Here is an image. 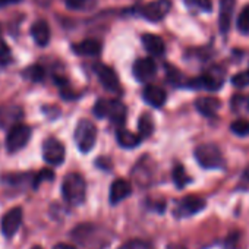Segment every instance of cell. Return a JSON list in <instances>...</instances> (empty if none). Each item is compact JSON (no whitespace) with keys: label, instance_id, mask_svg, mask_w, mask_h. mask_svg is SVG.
<instances>
[{"label":"cell","instance_id":"14","mask_svg":"<svg viewBox=\"0 0 249 249\" xmlns=\"http://www.w3.org/2000/svg\"><path fill=\"white\" fill-rule=\"evenodd\" d=\"M236 0H220V14H218V30L221 34H227L230 31L233 12H234Z\"/></svg>","mask_w":249,"mask_h":249},{"label":"cell","instance_id":"24","mask_svg":"<svg viewBox=\"0 0 249 249\" xmlns=\"http://www.w3.org/2000/svg\"><path fill=\"white\" fill-rule=\"evenodd\" d=\"M44 75H46V72H44V69L40 65H33V66H28L27 69L22 71V76L25 79L31 81V82H40V81H43L44 79Z\"/></svg>","mask_w":249,"mask_h":249},{"label":"cell","instance_id":"3","mask_svg":"<svg viewBox=\"0 0 249 249\" xmlns=\"http://www.w3.org/2000/svg\"><path fill=\"white\" fill-rule=\"evenodd\" d=\"M194 154H195L198 164L204 169H223L226 164L221 150L215 144H211V142L198 145Z\"/></svg>","mask_w":249,"mask_h":249},{"label":"cell","instance_id":"9","mask_svg":"<svg viewBox=\"0 0 249 249\" xmlns=\"http://www.w3.org/2000/svg\"><path fill=\"white\" fill-rule=\"evenodd\" d=\"M205 205H207L205 199L195 196V195H189V196H185L183 199H180L178 202L176 210H175V215L178 218H186V217H191V215L201 213L205 208Z\"/></svg>","mask_w":249,"mask_h":249},{"label":"cell","instance_id":"29","mask_svg":"<svg viewBox=\"0 0 249 249\" xmlns=\"http://www.w3.org/2000/svg\"><path fill=\"white\" fill-rule=\"evenodd\" d=\"M53 179H54L53 170H50V169H43V170L38 172L37 176L34 178V180H33V188L37 189V188L40 186L41 182H44V180H53Z\"/></svg>","mask_w":249,"mask_h":249},{"label":"cell","instance_id":"27","mask_svg":"<svg viewBox=\"0 0 249 249\" xmlns=\"http://www.w3.org/2000/svg\"><path fill=\"white\" fill-rule=\"evenodd\" d=\"M237 30L242 34H249V5L242 9V12L237 17Z\"/></svg>","mask_w":249,"mask_h":249},{"label":"cell","instance_id":"38","mask_svg":"<svg viewBox=\"0 0 249 249\" xmlns=\"http://www.w3.org/2000/svg\"><path fill=\"white\" fill-rule=\"evenodd\" d=\"M33 249H43V248H41V246H34Z\"/></svg>","mask_w":249,"mask_h":249},{"label":"cell","instance_id":"12","mask_svg":"<svg viewBox=\"0 0 249 249\" xmlns=\"http://www.w3.org/2000/svg\"><path fill=\"white\" fill-rule=\"evenodd\" d=\"M132 72H134V76L140 82H148L156 76L157 66H156V62L153 59L141 57V59L135 60V63L132 66Z\"/></svg>","mask_w":249,"mask_h":249},{"label":"cell","instance_id":"4","mask_svg":"<svg viewBox=\"0 0 249 249\" xmlns=\"http://www.w3.org/2000/svg\"><path fill=\"white\" fill-rule=\"evenodd\" d=\"M76 147L81 153L87 154L89 153L94 145H95V140H97V128L95 124L88 120V119H82L78 122L76 128H75V134H73Z\"/></svg>","mask_w":249,"mask_h":249},{"label":"cell","instance_id":"39","mask_svg":"<svg viewBox=\"0 0 249 249\" xmlns=\"http://www.w3.org/2000/svg\"><path fill=\"white\" fill-rule=\"evenodd\" d=\"M248 108H249V100H248Z\"/></svg>","mask_w":249,"mask_h":249},{"label":"cell","instance_id":"18","mask_svg":"<svg viewBox=\"0 0 249 249\" xmlns=\"http://www.w3.org/2000/svg\"><path fill=\"white\" fill-rule=\"evenodd\" d=\"M31 36L40 47H46L50 43V27H49V24L43 19L34 22L31 27Z\"/></svg>","mask_w":249,"mask_h":249},{"label":"cell","instance_id":"5","mask_svg":"<svg viewBox=\"0 0 249 249\" xmlns=\"http://www.w3.org/2000/svg\"><path fill=\"white\" fill-rule=\"evenodd\" d=\"M224 82V72L218 66L210 68L201 76L188 81L186 87L192 89H207V91H218Z\"/></svg>","mask_w":249,"mask_h":249},{"label":"cell","instance_id":"40","mask_svg":"<svg viewBox=\"0 0 249 249\" xmlns=\"http://www.w3.org/2000/svg\"><path fill=\"white\" fill-rule=\"evenodd\" d=\"M248 71H249V69H248Z\"/></svg>","mask_w":249,"mask_h":249},{"label":"cell","instance_id":"35","mask_svg":"<svg viewBox=\"0 0 249 249\" xmlns=\"http://www.w3.org/2000/svg\"><path fill=\"white\" fill-rule=\"evenodd\" d=\"M21 0H0V8L8 6V5H14V3H19Z\"/></svg>","mask_w":249,"mask_h":249},{"label":"cell","instance_id":"8","mask_svg":"<svg viewBox=\"0 0 249 249\" xmlns=\"http://www.w3.org/2000/svg\"><path fill=\"white\" fill-rule=\"evenodd\" d=\"M65 145L56 138H47L43 142V159L50 166H60L65 161Z\"/></svg>","mask_w":249,"mask_h":249},{"label":"cell","instance_id":"25","mask_svg":"<svg viewBox=\"0 0 249 249\" xmlns=\"http://www.w3.org/2000/svg\"><path fill=\"white\" fill-rule=\"evenodd\" d=\"M230 131L237 137H248L249 135V120L246 119H236L230 124Z\"/></svg>","mask_w":249,"mask_h":249},{"label":"cell","instance_id":"15","mask_svg":"<svg viewBox=\"0 0 249 249\" xmlns=\"http://www.w3.org/2000/svg\"><path fill=\"white\" fill-rule=\"evenodd\" d=\"M142 98L147 104L156 107V108H160L164 106L166 100H167V95H166V91L159 87V85H147L142 91Z\"/></svg>","mask_w":249,"mask_h":249},{"label":"cell","instance_id":"16","mask_svg":"<svg viewBox=\"0 0 249 249\" xmlns=\"http://www.w3.org/2000/svg\"><path fill=\"white\" fill-rule=\"evenodd\" d=\"M132 194V186L128 180L124 179H116L110 186V202L119 204L123 199H126Z\"/></svg>","mask_w":249,"mask_h":249},{"label":"cell","instance_id":"34","mask_svg":"<svg viewBox=\"0 0 249 249\" xmlns=\"http://www.w3.org/2000/svg\"><path fill=\"white\" fill-rule=\"evenodd\" d=\"M53 249H76V248L69 245V243H57V245L53 246Z\"/></svg>","mask_w":249,"mask_h":249},{"label":"cell","instance_id":"30","mask_svg":"<svg viewBox=\"0 0 249 249\" xmlns=\"http://www.w3.org/2000/svg\"><path fill=\"white\" fill-rule=\"evenodd\" d=\"M231 84L237 88H243L249 85V71L245 72H239L236 75L231 76Z\"/></svg>","mask_w":249,"mask_h":249},{"label":"cell","instance_id":"10","mask_svg":"<svg viewBox=\"0 0 249 249\" xmlns=\"http://www.w3.org/2000/svg\"><path fill=\"white\" fill-rule=\"evenodd\" d=\"M170 9H172L170 0H154V2H150L148 5L142 6L141 15L150 22H160L161 19L166 18Z\"/></svg>","mask_w":249,"mask_h":249},{"label":"cell","instance_id":"28","mask_svg":"<svg viewBox=\"0 0 249 249\" xmlns=\"http://www.w3.org/2000/svg\"><path fill=\"white\" fill-rule=\"evenodd\" d=\"M65 3H66L68 9L84 11V9H89L91 6H94L95 0H65Z\"/></svg>","mask_w":249,"mask_h":249},{"label":"cell","instance_id":"11","mask_svg":"<svg viewBox=\"0 0 249 249\" xmlns=\"http://www.w3.org/2000/svg\"><path fill=\"white\" fill-rule=\"evenodd\" d=\"M22 215H24V213H22V208L21 207H15V208L9 210L3 215L0 226H2V233L6 237H14L17 234L18 229L22 224Z\"/></svg>","mask_w":249,"mask_h":249},{"label":"cell","instance_id":"22","mask_svg":"<svg viewBox=\"0 0 249 249\" xmlns=\"http://www.w3.org/2000/svg\"><path fill=\"white\" fill-rule=\"evenodd\" d=\"M138 135L141 137V140H147L153 135L154 132V122L151 119V116L148 113H144L140 120H138Z\"/></svg>","mask_w":249,"mask_h":249},{"label":"cell","instance_id":"26","mask_svg":"<svg viewBox=\"0 0 249 249\" xmlns=\"http://www.w3.org/2000/svg\"><path fill=\"white\" fill-rule=\"evenodd\" d=\"M186 6L195 12H211L213 3L211 0H185Z\"/></svg>","mask_w":249,"mask_h":249},{"label":"cell","instance_id":"1","mask_svg":"<svg viewBox=\"0 0 249 249\" xmlns=\"http://www.w3.org/2000/svg\"><path fill=\"white\" fill-rule=\"evenodd\" d=\"M62 194L68 204L79 205L85 199L87 183L79 173H69L65 176L62 183Z\"/></svg>","mask_w":249,"mask_h":249},{"label":"cell","instance_id":"6","mask_svg":"<svg viewBox=\"0 0 249 249\" xmlns=\"http://www.w3.org/2000/svg\"><path fill=\"white\" fill-rule=\"evenodd\" d=\"M31 138V128L27 124L18 123L12 126L6 137V148L9 153H18L22 148L27 147L28 141Z\"/></svg>","mask_w":249,"mask_h":249},{"label":"cell","instance_id":"37","mask_svg":"<svg viewBox=\"0 0 249 249\" xmlns=\"http://www.w3.org/2000/svg\"><path fill=\"white\" fill-rule=\"evenodd\" d=\"M243 179L249 182V170H246V173H245V176H243Z\"/></svg>","mask_w":249,"mask_h":249},{"label":"cell","instance_id":"19","mask_svg":"<svg viewBox=\"0 0 249 249\" xmlns=\"http://www.w3.org/2000/svg\"><path fill=\"white\" fill-rule=\"evenodd\" d=\"M142 46L153 56H163L166 52V44H164L163 38L156 36V34H144L142 36Z\"/></svg>","mask_w":249,"mask_h":249},{"label":"cell","instance_id":"23","mask_svg":"<svg viewBox=\"0 0 249 249\" xmlns=\"http://www.w3.org/2000/svg\"><path fill=\"white\" fill-rule=\"evenodd\" d=\"M173 182H175L178 189H183L191 182V178L186 175V170H185V167L182 164L175 166V169H173Z\"/></svg>","mask_w":249,"mask_h":249},{"label":"cell","instance_id":"17","mask_svg":"<svg viewBox=\"0 0 249 249\" xmlns=\"http://www.w3.org/2000/svg\"><path fill=\"white\" fill-rule=\"evenodd\" d=\"M221 107V101L217 97H199L195 100V108L205 117H214Z\"/></svg>","mask_w":249,"mask_h":249},{"label":"cell","instance_id":"2","mask_svg":"<svg viewBox=\"0 0 249 249\" xmlns=\"http://www.w3.org/2000/svg\"><path fill=\"white\" fill-rule=\"evenodd\" d=\"M94 114L98 119H110L114 124H123L126 119V107L119 100L100 98L94 104Z\"/></svg>","mask_w":249,"mask_h":249},{"label":"cell","instance_id":"33","mask_svg":"<svg viewBox=\"0 0 249 249\" xmlns=\"http://www.w3.org/2000/svg\"><path fill=\"white\" fill-rule=\"evenodd\" d=\"M166 69H167V78H169V81L173 82L175 85H178L180 82V79H182V73L176 68H173L170 65H167Z\"/></svg>","mask_w":249,"mask_h":249},{"label":"cell","instance_id":"21","mask_svg":"<svg viewBox=\"0 0 249 249\" xmlns=\"http://www.w3.org/2000/svg\"><path fill=\"white\" fill-rule=\"evenodd\" d=\"M116 140H117V144L122 147V148H135L138 147L142 140L138 134H134L131 131H126V129H120L117 131V135H116Z\"/></svg>","mask_w":249,"mask_h":249},{"label":"cell","instance_id":"31","mask_svg":"<svg viewBox=\"0 0 249 249\" xmlns=\"http://www.w3.org/2000/svg\"><path fill=\"white\" fill-rule=\"evenodd\" d=\"M11 59H12L11 49L3 40H0V65H8Z\"/></svg>","mask_w":249,"mask_h":249},{"label":"cell","instance_id":"36","mask_svg":"<svg viewBox=\"0 0 249 249\" xmlns=\"http://www.w3.org/2000/svg\"><path fill=\"white\" fill-rule=\"evenodd\" d=\"M50 2L52 0H36V3H38L40 6H47V5H50Z\"/></svg>","mask_w":249,"mask_h":249},{"label":"cell","instance_id":"20","mask_svg":"<svg viewBox=\"0 0 249 249\" xmlns=\"http://www.w3.org/2000/svg\"><path fill=\"white\" fill-rule=\"evenodd\" d=\"M72 50L79 56L92 57V56H98L101 53V43L97 40H84L78 44H73Z\"/></svg>","mask_w":249,"mask_h":249},{"label":"cell","instance_id":"7","mask_svg":"<svg viewBox=\"0 0 249 249\" xmlns=\"http://www.w3.org/2000/svg\"><path fill=\"white\" fill-rule=\"evenodd\" d=\"M92 71L95 73V76L98 78V81L101 82L103 88L108 92H113V94H117L120 91V85H119V78L114 72L113 68L104 65V63H100L97 62L94 66H92Z\"/></svg>","mask_w":249,"mask_h":249},{"label":"cell","instance_id":"32","mask_svg":"<svg viewBox=\"0 0 249 249\" xmlns=\"http://www.w3.org/2000/svg\"><path fill=\"white\" fill-rule=\"evenodd\" d=\"M119 249H153L150 243L142 242V240H132V242H126L124 245H122Z\"/></svg>","mask_w":249,"mask_h":249},{"label":"cell","instance_id":"13","mask_svg":"<svg viewBox=\"0 0 249 249\" xmlns=\"http://www.w3.org/2000/svg\"><path fill=\"white\" fill-rule=\"evenodd\" d=\"M24 111L19 106H0V128L11 129L21 123Z\"/></svg>","mask_w":249,"mask_h":249}]
</instances>
